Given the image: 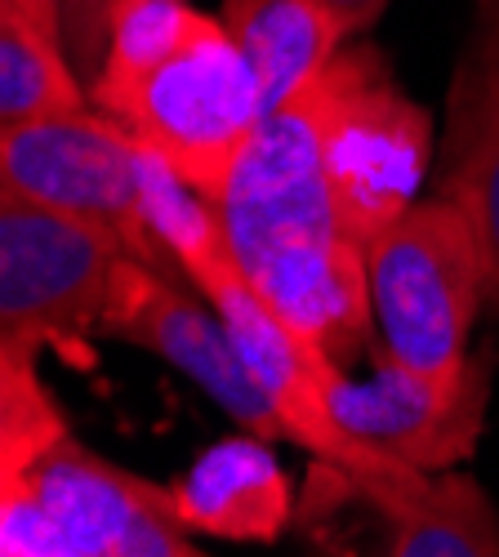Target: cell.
Masks as SVG:
<instances>
[{
    "label": "cell",
    "mask_w": 499,
    "mask_h": 557,
    "mask_svg": "<svg viewBox=\"0 0 499 557\" xmlns=\"http://www.w3.org/2000/svg\"><path fill=\"white\" fill-rule=\"evenodd\" d=\"M366 504L388 522L384 553L392 557H499V513L473 478L411 469Z\"/></svg>",
    "instance_id": "7c38bea8"
},
{
    "label": "cell",
    "mask_w": 499,
    "mask_h": 557,
    "mask_svg": "<svg viewBox=\"0 0 499 557\" xmlns=\"http://www.w3.org/2000/svg\"><path fill=\"white\" fill-rule=\"evenodd\" d=\"M36 14L63 27V50L76 67V76L89 85L108 54V14L112 0H27Z\"/></svg>",
    "instance_id": "2e32d148"
},
{
    "label": "cell",
    "mask_w": 499,
    "mask_h": 557,
    "mask_svg": "<svg viewBox=\"0 0 499 557\" xmlns=\"http://www.w3.org/2000/svg\"><path fill=\"white\" fill-rule=\"evenodd\" d=\"M170 486L59 437L0 495V557H197Z\"/></svg>",
    "instance_id": "277c9868"
},
{
    "label": "cell",
    "mask_w": 499,
    "mask_h": 557,
    "mask_svg": "<svg viewBox=\"0 0 499 557\" xmlns=\"http://www.w3.org/2000/svg\"><path fill=\"white\" fill-rule=\"evenodd\" d=\"M76 108H85V81L63 50V27L27 0H0V125Z\"/></svg>",
    "instance_id": "5bb4252c"
},
{
    "label": "cell",
    "mask_w": 499,
    "mask_h": 557,
    "mask_svg": "<svg viewBox=\"0 0 499 557\" xmlns=\"http://www.w3.org/2000/svg\"><path fill=\"white\" fill-rule=\"evenodd\" d=\"M441 193L469 214L499 308V14H482V32L456 72Z\"/></svg>",
    "instance_id": "30bf717a"
},
{
    "label": "cell",
    "mask_w": 499,
    "mask_h": 557,
    "mask_svg": "<svg viewBox=\"0 0 499 557\" xmlns=\"http://www.w3.org/2000/svg\"><path fill=\"white\" fill-rule=\"evenodd\" d=\"M428 148V112L371 45H344L326 72L263 112L210 201L241 272L339 370L379 339L366 250L415 201Z\"/></svg>",
    "instance_id": "6da1fadb"
},
{
    "label": "cell",
    "mask_w": 499,
    "mask_h": 557,
    "mask_svg": "<svg viewBox=\"0 0 499 557\" xmlns=\"http://www.w3.org/2000/svg\"><path fill=\"white\" fill-rule=\"evenodd\" d=\"M129 259L139 255L108 227L0 188V344L80 352Z\"/></svg>",
    "instance_id": "8992f818"
},
{
    "label": "cell",
    "mask_w": 499,
    "mask_h": 557,
    "mask_svg": "<svg viewBox=\"0 0 499 557\" xmlns=\"http://www.w3.org/2000/svg\"><path fill=\"white\" fill-rule=\"evenodd\" d=\"M103 331L157 352L174 370H184L246 433L263 442L286 437L277 406H272V397L259 388L250 366L241 361L223 317L205 308L197 295H188L184 286H174V272L152 268L144 259H129L116 282Z\"/></svg>",
    "instance_id": "9c48e42d"
},
{
    "label": "cell",
    "mask_w": 499,
    "mask_h": 557,
    "mask_svg": "<svg viewBox=\"0 0 499 557\" xmlns=\"http://www.w3.org/2000/svg\"><path fill=\"white\" fill-rule=\"evenodd\" d=\"M322 5L339 18L344 36L352 40V36H361V32H371V27L379 23V14L392 5V0H322Z\"/></svg>",
    "instance_id": "e0dca14e"
},
{
    "label": "cell",
    "mask_w": 499,
    "mask_h": 557,
    "mask_svg": "<svg viewBox=\"0 0 499 557\" xmlns=\"http://www.w3.org/2000/svg\"><path fill=\"white\" fill-rule=\"evenodd\" d=\"M477 14H499V0H477Z\"/></svg>",
    "instance_id": "ac0fdd59"
},
{
    "label": "cell",
    "mask_w": 499,
    "mask_h": 557,
    "mask_svg": "<svg viewBox=\"0 0 499 557\" xmlns=\"http://www.w3.org/2000/svg\"><path fill=\"white\" fill-rule=\"evenodd\" d=\"M148 165L139 138L85 108L0 125V188L108 227L144 263L174 272L152 223Z\"/></svg>",
    "instance_id": "52a82bcc"
},
{
    "label": "cell",
    "mask_w": 499,
    "mask_h": 557,
    "mask_svg": "<svg viewBox=\"0 0 499 557\" xmlns=\"http://www.w3.org/2000/svg\"><path fill=\"white\" fill-rule=\"evenodd\" d=\"M170 491L184 527L219 540L267 544L290 522V478L254 433L210 446Z\"/></svg>",
    "instance_id": "8fae6325"
},
{
    "label": "cell",
    "mask_w": 499,
    "mask_h": 557,
    "mask_svg": "<svg viewBox=\"0 0 499 557\" xmlns=\"http://www.w3.org/2000/svg\"><path fill=\"white\" fill-rule=\"evenodd\" d=\"M490 397V361L469 357L456 375H424L397 357L375 352L366 380H339L330 388V414L344 433L388 450L424 473L464 463L482 437Z\"/></svg>",
    "instance_id": "ba28073f"
},
{
    "label": "cell",
    "mask_w": 499,
    "mask_h": 557,
    "mask_svg": "<svg viewBox=\"0 0 499 557\" xmlns=\"http://www.w3.org/2000/svg\"><path fill=\"white\" fill-rule=\"evenodd\" d=\"M366 290L388 357L424 375H456L490 299L486 255L460 201L437 193L406 206L366 250Z\"/></svg>",
    "instance_id": "5b68a950"
},
{
    "label": "cell",
    "mask_w": 499,
    "mask_h": 557,
    "mask_svg": "<svg viewBox=\"0 0 499 557\" xmlns=\"http://www.w3.org/2000/svg\"><path fill=\"white\" fill-rule=\"evenodd\" d=\"M89 95L205 201L223 193L267 112L233 32L188 0H112Z\"/></svg>",
    "instance_id": "7a4b0ae2"
},
{
    "label": "cell",
    "mask_w": 499,
    "mask_h": 557,
    "mask_svg": "<svg viewBox=\"0 0 499 557\" xmlns=\"http://www.w3.org/2000/svg\"><path fill=\"white\" fill-rule=\"evenodd\" d=\"M32 357L36 352L0 344V495L18 486L23 473L59 437H67L63 414L45 393Z\"/></svg>",
    "instance_id": "9a60e30c"
},
{
    "label": "cell",
    "mask_w": 499,
    "mask_h": 557,
    "mask_svg": "<svg viewBox=\"0 0 499 557\" xmlns=\"http://www.w3.org/2000/svg\"><path fill=\"white\" fill-rule=\"evenodd\" d=\"M148 197H152V223H157L161 246L192 276L201 299H210V308L223 317L241 361L250 366L259 388L272 397V406H277L286 437L299 442L303 450H312L361 499L411 469V463L392 459L388 450H375L339 429V420L330 414V388L344 380V370L335 361H326L322 352H312L295 335L290 321L272 308L263 299V290L241 272L228 242H223V227H219L210 201L201 193H192L188 183L157 157L148 165Z\"/></svg>",
    "instance_id": "3957f363"
},
{
    "label": "cell",
    "mask_w": 499,
    "mask_h": 557,
    "mask_svg": "<svg viewBox=\"0 0 499 557\" xmlns=\"http://www.w3.org/2000/svg\"><path fill=\"white\" fill-rule=\"evenodd\" d=\"M219 18L254 67L267 108L326 72V63L348 45L339 18L322 0H223Z\"/></svg>",
    "instance_id": "4fadbf2b"
}]
</instances>
